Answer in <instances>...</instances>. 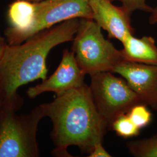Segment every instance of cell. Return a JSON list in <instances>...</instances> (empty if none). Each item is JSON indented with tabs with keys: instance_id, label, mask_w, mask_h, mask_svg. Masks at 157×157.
<instances>
[{
	"instance_id": "10",
	"label": "cell",
	"mask_w": 157,
	"mask_h": 157,
	"mask_svg": "<svg viewBox=\"0 0 157 157\" xmlns=\"http://www.w3.org/2000/svg\"><path fill=\"white\" fill-rule=\"evenodd\" d=\"M122 44L124 47L121 50L124 61L157 65V45L151 36L137 38L131 35Z\"/></svg>"
},
{
	"instance_id": "17",
	"label": "cell",
	"mask_w": 157,
	"mask_h": 157,
	"mask_svg": "<svg viewBox=\"0 0 157 157\" xmlns=\"http://www.w3.org/2000/svg\"><path fill=\"white\" fill-rule=\"evenodd\" d=\"M148 23L151 25H157V6L153 8L152 11L150 13V16L148 19Z\"/></svg>"
},
{
	"instance_id": "2",
	"label": "cell",
	"mask_w": 157,
	"mask_h": 157,
	"mask_svg": "<svg viewBox=\"0 0 157 157\" xmlns=\"http://www.w3.org/2000/svg\"><path fill=\"white\" fill-rule=\"evenodd\" d=\"M80 19L60 23L37 33L22 43L8 44L0 61V90L6 98L17 94L19 87L47 78V58L57 45L73 41Z\"/></svg>"
},
{
	"instance_id": "13",
	"label": "cell",
	"mask_w": 157,
	"mask_h": 157,
	"mask_svg": "<svg viewBox=\"0 0 157 157\" xmlns=\"http://www.w3.org/2000/svg\"><path fill=\"white\" fill-rule=\"evenodd\" d=\"M127 114L131 121L140 129L146 128L151 122V112L144 104L140 103L136 105Z\"/></svg>"
},
{
	"instance_id": "16",
	"label": "cell",
	"mask_w": 157,
	"mask_h": 157,
	"mask_svg": "<svg viewBox=\"0 0 157 157\" xmlns=\"http://www.w3.org/2000/svg\"><path fill=\"white\" fill-rule=\"evenodd\" d=\"M8 45L6 37H3L0 33V61L4 55V51L6 50V47Z\"/></svg>"
},
{
	"instance_id": "14",
	"label": "cell",
	"mask_w": 157,
	"mask_h": 157,
	"mask_svg": "<svg viewBox=\"0 0 157 157\" xmlns=\"http://www.w3.org/2000/svg\"><path fill=\"white\" fill-rule=\"evenodd\" d=\"M112 2L119 1L122 6L127 11L130 15L136 11H141L147 13H151L153 8L148 6L146 1L147 0H111Z\"/></svg>"
},
{
	"instance_id": "11",
	"label": "cell",
	"mask_w": 157,
	"mask_h": 157,
	"mask_svg": "<svg viewBox=\"0 0 157 157\" xmlns=\"http://www.w3.org/2000/svg\"><path fill=\"white\" fill-rule=\"evenodd\" d=\"M126 146L135 157H157V135L141 140L128 141Z\"/></svg>"
},
{
	"instance_id": "5",
	"label": "cell",
	"mask_w": 157,
	"mask_h": 157,
	"mask_svg": "<svg viewBox=\"0 0 157 157\" xmlns=\"http://www.w3.org/2000/svg\"><path fill=\"white\" fill-rule=\"evenodd\" d=\"M101 30L93 19H80L72 51L79 67L86 75L112 72L124 61L122 50L105 39Z\"/></svg>"
},
{
	"instance_id": "15",
	"label": "cell",
	"mask_w": 157,
	"mask_h": 157,
	"mask_svg": "<svg viewBox=\"0 0 157 157\" xmlns=\"http://www.w3.org/2000/svg\"><path fill=\"white\" fill-rule=\"evenodd\" d=\"M88 157H111L112 155L103 146V142H100L94 146L93 150L89 154Z\"/></svg>"
},
{
	"instance_id": "1",
	"label": "cell",
	"mask_w": 157,
	"mask_h": 157,
	"mask_svg": "<svg viewBox=\"0 0 157 157\" xmlns=\"http://www.w3.org/2000/svg\"><path fill=\"white\" fill-rule=\"evenodd\" d=\"M40 106L52 122L54 157H72L67 151L71 146L89 154L96 144L103 142L109 126L97 111L86 83Z\"/></svg>"
},
{
	"instance_id": "12",
	"label": "cell",
	"mask_w": 157,
	"mask_h": 157,
	"mask_svg": "<svg viewBox=\"0 0 157 157\" xmlns=\"http://www.w3.org/2000/svg\"><path fill=\"white\" fill-rule=\"evenodd\" d=\"M111 128L118 136L124 139L137 136L141 130L131 121L127 113L117 118L111 124Z\"/></svg>"
},
{
	"instance_id": "8",
	"label": "cell",
	"mask_w": 157,
	"mask_h": 157,
	"mask_svg": "<svg viewBox=\"0 0 157 157\" xmlns=\"http://www.w3.org/2000/svg\"><path fill=\"white\" fill-rule=\"evenodd\" d=\"M112 72L124 78L142 103L157 112V65L124 61Z\"/></svg>"
},
{
	"instance_id": "3",
	"label": "cell",
	"mask_w": 157,
	"mask_h": 157,
	"mask_svg": "<svg viewBox=\"0 0 157 157\" xmlns=\"http://www.w3.org/2000/svg\"><path fill=\"white\" fill-rule=\"evenodd\" d=\"M93 19L88 0H16L7 12L8 44L22 43L34 34L72 19Z\"/></svg>"
},
{
	"instance_id": "4",
	"label": "cell",
	"mask_w": 157,
	"mask_h": 157,
	"mask_svg": "<svg viewBox=\"0 0 157 157\" xmlns=\"http://www.w3.org/2000/svg\"><path fill=\"white\" fill-rule=\"evenodd\" d=\"M23 105L18 93L5 100L0 114V157L40 156L37 133L45 115L40 105L28 113L17 115Z\"/></svg>"
},
{
	"instance_id": "19",
	"label": "cell",
	"mask_w": 157,
	"mask_h": 157,
	"mask_svg": "<svg viewBox=\"0 0 157 157\" xmlns=\"http://www.w3.org/2000/svg\"><path fill=\"white\" fill-rule=\"evenodd\" d=\"M25 1H28L32 2H37L41 1H43V0H25Z\"/></svg>"
},
{
	"instance_id": "9",
	"label": "cell",
	"mask_w": 157,
	"mask_h": 157,
	"mask_svg": "<svg viewBox=\"0 0 157 157\" xmlns=\"http://www.w3.org/2000/svg\"><path fill=\"white\" fill-rule=\"evenodd\" d=\"M93 20L106 31L109 39L122 43L128 37L135 35L131 15L122 6L112 4L111 0H88Z\"/></svg>"
},
{
	"instance_id": "6",
	"label": "cell",
	"mask_w": 157,
	"mask_h": 157,
	"mask_svg": "<svg viewBox=\"0 0 157 157\" xmlns=\"http://www.w3.org/2000/svg\"><path fill=\"white\" fill-rule=\"evenodd\" d=\"M89 86L97 111L111 128L119 116L126 114L136 105L142 103L123 78L112 72H102L91 75Z\"/></svg>"
},
{
	"instance_id": "7",
	"label": "cell",
	"mask_w": 157,
	"mask_h": 157,
	"mask_svg": "<svg viewBox=\"0 0 157 157\" xmlns=\"http://www.w3.org/2000/svg\"><path fill=\"white\" fill-rule=\"evenodd\" d=\"M86 75L79 67L73 51L65 49L54 73L41 83L29 87L26 93L31 99L45 92H53L56 95H61L85 84Z\"/></svg>"
},
{
	"instance_id": "18",
	"label": "cell",
	"mask_w": 157,
	"mask_h": 157,
	"mask_svg": "<svg viewBox=\"0 0 157 157\" xmlns=\"http://www.w3.org/2000/svg\"><path fill=\"white\" fill-rule=\"evenodd\" d=\"M6 98V97H5V95L3 94V93L0 90V114H1L2 107L4 105Z\"/></svg>"
}]
</instances>
